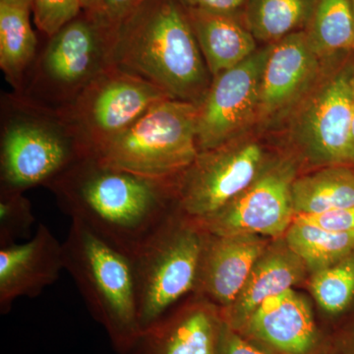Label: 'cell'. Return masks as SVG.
<instances>
[{"label":"cell","mask_w":354,"mask_h":354,"mask_svg":"<svg viewBox=\"0 0 354 354\" xmlns=\"http://www.w3.org/2000/svg\"><path fill=\"white\" fill-rule=\"evenodd\" d=\"M185 11L212 77L241 64L258 50V41L241 16L202 9Z\"/></svg>","instance_id":"cell-18"},{"label":"cell","mask_w":354,"mask_h":354,"mask_svg":"<svg viewBox=\"0 0 354 354\" xmlns=\"http://www.w3.org/2000/svg\"><path fill=\"white\" fill-rule=\"evenodd\" d=\"M113 32L83 11L38 50L21 95L55 111L68 108L100 74L113 66Z\"/></svg>","instance_id":"cell-7"},{"label":"cell","mask_w":354,"mask_h":354,"mask_svg":"<svg viewBox=\"0 0 354 354\" xmlns=\"http://www.w3.org/2000/svg\"><path fill=\"white\" fill-rule=\"evenodd\" d=\"M286 246L314 272L354 253V232H335L293 220L286 232Z\"/></svg>","instance_id":"cell-24"},{"label":"cell","mask_w":354,"mask_h":354,"mask_svg":"<svg viewBox=\"0 0 354 354\" xmlns=\"http://www.w3.org/2000/svg\"><path fill=\"white\" fill-rule=\"evenodd\" d=\"M31 11L39 31L50 38L84 9L81 0H31Z\"/></svg>","instance_id":"cell-27"},{"label":"cell","mask_w":354,"mask_h":354,"mask_svg":"<svg viewBox=\"0 0 354 354\" xmlns=\"http://www.w3.org/2000/svg\"><path fill=\"white\" fill-rule=\"evenodd\" d=\"M223 319L207 299L172 308L142 330L127 354H216Z\"/></svg>","instance_id":"cell-17"},{"label":"cell","mask_w":354,"mask_h":354,"mask_svg":"<svg viewBox=\"0 0 354 354\" xmlns=\"http://www.w3.org/2000/svg\"><path fill=\"white\" fill-rule=\"evenodd\" d=\"M64 270V245L44 223L24 243L0 247V314L19 297H39Z\"/></svg>","instance_id":"cell-14"},{"label":"cell","mask_w":354,"mask_h":354,"mask_svg":"<svg viewBox=\"0 0 354 354\" xmlns=\"http://www.w3.org/2000/svg\"><path fill=\"white\" fill-rule=\"evenodd\" d=\"M216 354H279L248 339L223 322Z\"/></svg>","instance_id":"cell-30"},{"label":"cell","mask_w":354,"mask_h":354,"mask_svg":"<svg viewBox=\"0 0 354 354\" xmlns=\"http://www.w3.org/2000/svg\"><path fill=\"white\" fill-rule=\"evenodd\" d=\"M291 196L295 215L354 207V169L344 165H328L297 176Z\"/></svg>","instance_id":"cell-21"},{"label":"cell","mask_w":354,"mask_h":354,"mask_svg":"<svg viewBox=\"0 0 354 354\" xmlns=\"http://www.w3.org/2000/svg\"><path fill=\"white\" fill-rule=\"evenodd\" d=\"M304 266L288 246L266 250L234 304L221 310L223 322L235 330L241 329L266 299L291 290L304 276Z\"/></svg>","instance_id":"cell-19"},{"label":"cell","mask_w":354,"mask_h":354,"mask_svg":"<svg viewBox=\"0 0 354 354\" xmlns=\"http://www.w3.org/2000/svg\"><path fill=\"white\" fill-rule=\"evenodd\" d=\"M145 0H94L84 12L102 28L113 32Z\"/></svg>","instance_id":"cell-28"},{"label":"cell","mask_w":354,"mask_h":354,"mask_svg":"<svg viewBox=\"0 0 354 354\" xmlns=\"http://www.w3.org/2000/svg\"><path fill=\"white\" fill-rule=\"evenodd\" d=\"M304 32L312 50L326 64L348 58L353 53V0H317Z\"/></svg>","instance_id":"cell-22"},{"label":"cell","mask_w":354,"mask_h":354,"mask_svg":"<svg viewBox=\"0 0 354 354\" xmlns=\"http://www.w3.org/2000/svg\"><path fill=\"white\" fill-rule=\"evenodd\" d=\"M169 97L152 83L113 65L62 111L86 157H94L144 113Z\"/></svg>","instance_id":"cell-9"},{"label":"cell","mask_w":354,"mask_h":354,"mask_svg":"<svg viewBox=\"0 0 354 354\" xmlns=\"http://www.w3.org/2000/svg\"><path fill=\"white\" fill-rule=\"evenodd\" d=\"M176 178H153L86 157L46 186L58 207L131 257L178 211Z\"/></svg>","instance_id":"cell-1"},{"label":"cell","mask_w":354,"mask_h":354,"mask_svg":"<svg viewBox=\"0 0 354 354\" xmlns=\"http://www.w3.org/2000/svg\"><path fill=\"white\" fill-rule=\"evenodd\" d=\"M30 12V7L0 1V68L19 94L39 50Z\"/></svg>","instance_id":"cell-20"},{"label":"cell","mask_w":354,"mask_h":354,"mask_svg":"<svg viewBox=\"0 0 354 354\" xmlns=\"http://www.w3.org/2000/svg\"><path fill=\"white\" fill-rule=\"evenodd\" d=\"M237 332L279 354H317L322 344L308 302L292 288L266 299Z\"/></svg>","instance_id":"cell-15"},{"label":"cell","mask_w":354,"mask_h":354,"mask_svg":"<svg viewBox=\"0 0 354 354\" xmlns=\"http://www.w3.org/2000/svg\"><path fill=\"white\" fill-rule=\"evenodd\" d=\"M353 12H354V0H353ZM353 50L354 51V36H353Z\"/></svg>","instance_id":"cell-35"},{"label":"cell","mask_w":354,"mask_h":354,"mask_svg":"<svg viewBox=\"0 0 354 354\" xmlns=\"http://www.w3.org/2000/svg\"><path fill=\"white\" fill-rule=\"evenodd\" d=\"M351 93H353V120H351V165H354V60L353 75H351Z\"/></svg>","instance_id":"cell-32"},{"label":"cell","mask_w":354,"mask_h":354,"mask_svg":"<svg viewBox=\"0 0 354 354\" xmlns=\"http://www.w3.org/2000/svg\"><path fill=\"white\" fill-rule=\"evenodd\" d=\"M351 57L330 64L285 122L286 137L317 164L351 165Z\"/></svg>","instance_id":"cell-8"},{"label":"cell","mask_w":354,"mask_h":354,"mask_svg":"<svg viewBox=\"0 0 354 354\" xmlns=\"http://www.w3.org/2000/svg\"><path fill=\"white\" fill-rule=\"evenodd\" d=\"M259 235L218 236L207 232L194 291L221 309L232 305L266 252Z\"/></svg>","instance_id":"cell-16"},{"label":"cell","mask_w":354,"mask_h":354,"mask_svg":"<svg viewBox=\"0 0 354 354\" xmlns=\"http://www.w3.org/2000/svg\"><path fill=\"white\" fill-rule=\"evenodd\" d=\"M185 8L202 9L213 12L241 16L243 14L247 0H179Z\"/></svg>","instance_id":"cell-31"},{"label":"cell","mask_w":354,"mask_h":354,"mask_svg":"<svg viewBox=\"0 0 354 354\" xmlns=\"http://www.w3.org/2000/svg\"><path fill=\"white\" fill-rule=\"evenodd\" d=\"M254 132L199 152L192 165L177 176V202L183 215L205 220L258 178L269 160Z\"/></svg>","instance_id":"cell-10"},{"label":"cell","mask_w":354,"mask_h":354,"mask_svg":"<svg viewBox=\"0 0 354 354\" xmlns=\"http://www.w3.org/2000/svg\"><path fill=\"white\" fill-rule=\"evenodd\" d=\"M0 189L46 186L86 158L64 113L18 93L1 95Z\"/></svg>","instance_id":"cell-3"},{"label":"cell","mask_w":354,"mask_h":354,"mask_svg":"<svg viewBox=\"0 0 354 354\" xmlns=\"http://www.w3.org/2000/svg\"><path fill=\"white\" fill-rule=\"evenodd\" d=\"M0 1L8 2V3L19 4L31 8V0H0Z\"/></svg>","instance_id":"cell-33"},{"label":"cell","mask_w":354,"mask_h":354,"mask_svg":"<svg viewBox=\"0 0 354 354\" xmlns=\"http://www.w3.org/2000/svg\"><path fill=\"white\" fill-rule=\"evenodd\" d=\"M293 220L335 232H354V207L316 214H298Z\"/></svg>","instance_id":"cell-29"},{"label":"cell","mask_w":354,"mask_h":354,"mask_svg":"<svg viewBox=\"0 0 354 354\" xmlns=\"http://www.w3.org/2000/svg\"><path fill=\"white\" fill-rule=\"evenodd\" d=\"M198 153L197 104L167 97L92 158L139 176L176 178Z\"/></svg>","instance_id":"cell-6"},{"label":"cell","mask_w":354,"mask_h":354,"mask_svg":"<svg viewBox=\"0 0 354 354\" xmlns=\"http://www.w3.org/2000/svg\"><path fill=\"white\" fill-rule=\"evenodd\" d=\"M270 50L271 44H265L241 64L212 77L197 106L199 152L256 131L261 79Z\"/></svg>","instance_id":"cell-11"},{"label":"cell","mask_w":354,"mask_h":354,"mask_svg":"<svg viewBox=\"0 0 354 354\" xmlns=\"http://www.w3.org/2000/svg\"><path fill=\"white\" fill-rule=\"evenodd\" d=\"M310 286L319 306L328 315L346 311L354 298V254L315 272Z\"/></svg>","instance_id":"cell-25"},{"label":"cell","mask_w":354,"mask_h":354,"mask_svg":"<svg viewBox=\"0 0 354 354\" xmlns=\"http://www.w3.org/2000/svg\"><path fill=\"white\" fill-rule=\"evenodd\" d=\"M206 236L201 223L178 209L129 258L141 330L195 290Z\"/></svg>","instance_id":"cell-5"},{"label":"cell","mask_w":354,"mask_h":354,"mask_svg":"<svg viewBox=\"0 0 354 354\" xmlns=\"http://www.w3.org/2000/svg\"><path fill=\"white\" fill-rule=\"evenodd\" d=\"M317 0H247L242 20L256 41L277 43L304 31Z\"/></svg>","instance_id":"cell-23"},{"label":"cell","mask_w":354,"mask_h":354,"mask_svg":"<svg viewBox=\"0 0 354 354\" xmlns=\"http://www.w3.org/2000/svg\"><path fill=\"white\" fill-rule=\"evenodd\" d=\"M332 64L312 50L304 31L271 44L261 79L256 131L283 125Z\"/></svg>","instance_id":"cell-13"},{"label":"cell","mask_w":354,"mask_h":354,"mask_svg":"<svg viewBox=\"0 0 354 354\" xmlns=\"http://www.w3.org/2000/svg\"><path fill=\"white\" fill-rule=\"evenodd\" d=\"M93 2H94V0H81L84 10H87L88 7L92 6Z\"/></svg>","instance_id":"cell-34"},{"label":"cell","mask_w":354,"mask_h":354,"mask_svg":"<svg viewBox=\"0 0 354 354\" xmlns=\"http://www.w3.org/2000/svg\"><path fill=\"white\" fill-rule=\"evenodd\" d=\"M295 177L293 158L269 160L258 178L234 201L198 221L207 232L218 236L286 234L295 216L291 196Z\"/></svg>","instance_id":"cell-12"},{"label":"cell","mask_w":354,"mask_h":354,"mask_svg":"<svg viewBox=\"0 0 354 354\" xmlns=\"http://www.w3.org/2000/svg\"><path fill=\"white\" fill-rule=\"evenodd\" d=\"M113 65L172 99L199 104L212 82L179 0H145L114 32Z\"/></svg>","instance_id":"cell-2"},{"label":"cell","mask_w":354,"mask_h":354,"mask_svg":"<svg viewBox=\"0 0 354 354\" xmlns=\"http://www.w3.org/2000/svg\"><path fill=\"white\" fill-rule=\"evenodd\" d=\"M69 272L93 318L114 351L127 354L141 334L131 261L81 221L71 220L64 243Z\"/></svg>","instance_id":"cell-4"},{"label":"cell","mask_w":354,"mask_h":354,"mask_svg":"<svg viewBox=\"0 0 354 354\" xmlns=\"http://www.w3.org/2000/svg\"><path fill=\"white\" fill-rule=\"evenodd\" d=\"M35 221L31 202L24 192L0 189V247L29 237Z\"/></svg>","instance_id":"cell-26"}]
</instances>
